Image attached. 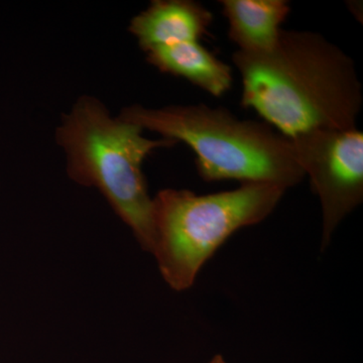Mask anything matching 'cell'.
Instances as JSON below:
<instances>
[{
  "label": "cell",
  "mask_w": 363,
  "mask_h": 363,
  "mask_svg": "<svg viewBox=\"0 0 363 363\" xmlns=\"http://www.w3.org/2000/svg\"><path fill=\"white\" fill-rule=\"evenodd\" d=\"M241 104L286 138L357 128L362 88L348 55L317 33L281 30L271 49L236 51Z\"/></svg>",
  "instance_id": "obj_1"
},
{
  "label": "cell",
  "mask_w": 363,
  "mask_h": 363,
  "mask_svg": "<svg viewBox=\"0 0 363 363\" xmlns=\"http://www.w3.org/2000/svg\"><path fill=\"white\" fill-rule=\"evenodd\" d=\"M119 116L143 130L186 143L194 150L198 173L206 182H255L286 190L306 177L290 138L267 123L243 121L223 107L133 105Z\"/></svg>",
  "instance_id": "obj_2"
},
{
  "label": "cell",
  "mask_w": 363,
  "mask_h": 363,
  "mask_svg": "<svg viewBox=\"0 0 363 363\" xmlns=\"http://www.w3.org/2000/svg\"><path fill=\"white\" fill-rule=\"evenodd\" d=\"M143 130L111 116L95 98L83 96L63 117L57 140L67 157L72 180L99 189L142 247H154V200L147 192L143 164L155 150L172 147L168 138L150 140Z\"/></svg>",
  "instance_id": "obj_3"
},
{
  "label": "cell",
  "mask_w": 363,
  "mask_h": 363,
  "mask_svg": "<svg viewBox=\"0 0 363 363\" xmlns=\"http://www.w3.org/2000/svg\"><path fill=\"white\" fill-rule=\"evenodd\" d=\"M286 189L247 182L214 194L166 189L154 198L156 257L173 290L191 288L200 269L234 233L259 223L278 206Z\"/></svg>",
  "instance_id": "obj_4"
},
{
  "label": "cell",
  "mask_w": 363,
  "mask_h": 363,
  "mask_svg": "<svg viewBox=\"0 0 363 363\" xmlns=\"http://www.w3.org/2000/svg\"><path fill=\"white\" fill-rule=\"evenodd\" d=\"M289 138L321 203L325 248L341 221L363 201V133L357 128L317 130Z\"/></svg>",
  "instance_id": "obj_5"
},
{
  "label": "cell",
  "mask_w": 363,
  "mask_h": 363,
  "mask_svg": "<svg viewBox=\"0 0 363 363\" xmlns=\"http://www.w3.org/2000/svg\"><path fill=\"white\" fill-rule=\"evenodd\" d=\"M213 21L211 11L193 0H155L130 21V32L143 51L200 42Z\"/></svg>",
  "instance_id": "obj_6"
},
{
  "label": "cell",
  "mask_w": 363,
  "mask_h": 363,
  "mask_svg": "<svg viewBox=\"0 0 363 363\" xmlns=\"http://www.w3.org/2000/svg\"><path fill=\"white\" fill-rule=\"evenodd\" d=\"M150 64L160 71L182 77L219 97L233 83L231 68L200 42L179 43L145 52Z\"/></svg>",
  "instance_id": "obj_7"
},
{
  "label": "cell",
  "mask_w": 363,
  "mask_h": 363,
  "mask_svg": "<svg viewBox=\"0 0 363 363\" xmlns=\"http://www.w3.org/2000/svg\"><path fill=\"white\" fill-rule=\"evenodd\" d=\"M228 21V37L238 51L271 49L281 33V23L291 13L286 0H221Z\"/></svg>",
  "instance_id": "obj_8"
},
{
  "label": "cell",
  "mask_w": 363,
  "mask_h": 363,
  "mask_svg": "<svg viewBox=\"0 0 363 363\" xmlns=\"http://www.w3.org/2000/svg\"><path fill=\"white\" fill-rule=\"evenodd\" d=\"M208 363H227L225 362V359H224L223 357H221V355H216V357H214L212 358L211 360H210Z\"/></svg>",
  "instance_id": "obj_9"
}]
</instances>
